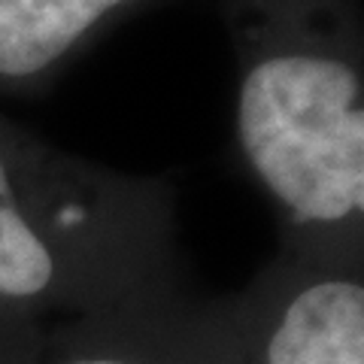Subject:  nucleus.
Returning a JSON list of instances; mask_svg holds the SVG:
<instances>
[{
	"label": "nucleus",
	"mask_w": 364,
	"mask_h": 364,
	"mask_svg": "<svg viewBox=\"0 0 364 364\" xmlns=\"http://www.w3.org/2000/svg\"><path fill=\"white\" fill-rule=\"evenodd\" d=\"M176 191L0 116V301L49 325L182 291Z\"/></svg>",
	"instance_id": "f257e3e1"
},
{
	"label": "nucleus",
	"mask_w": 364,
	"mask_h": 364,
	"mask_svg": "<svg viewBox=\"0 0 364 364\" xmlns=\"http://www.w3.org/2000/svg\"><path fill=\"white\" fill-rule=\"evenodd\" d=\"M228 301L249 364H364V261L279 246Z\"/></svg>",
	"instance_id": "f03ea898"
},
{
	"label": "nucleus",
	"mask_w": 364,
	"mask_h": 364,
	"mask_svg": "<svg viewBox=\"0 0 364 364\" xmlns=\"http://www.w3.org/2000/svg\"><path fill=\"white\" fill-rule=\"evenodd\" d=\"M31 364H249L231 301L188 289L49 325Z\"/></svg>",
	"instance_id": "7ed1b4c3"
},
{
	"label": "nucleus",
	"mask_w": 364,
	"mask_h": 364,
	"mask_svg": "<svg viewBox=\"0 0 364 364\" xmlns=\"http://www.w3.org/2000/svg\"><path fill=\"white\" fill-rule=\"evenodd\" d=\"M155 0H0V95H37Z\"/></svg>",
	"instance_id": "20e7f679"
},
{
	"label": "nucleus",
	"mask_w": 364,
	"mask_h": 364,
	"mask_svg": "<svg viewBox=\"0 0 364 364\" xmlns=\"http://www.w3.org/2000/svg\"><path fill=\"white\" fill-rule=\"evenodd\" d=\"M49 325L0 301V364H31Z\"/></svg>",
	"instance_id": "39448f33"
}]
</instances>
